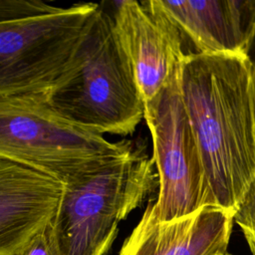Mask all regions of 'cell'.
Here are the masks:
<instances>
[{
	"mask_svg": "<svg viewBox=\"0 0 255 255\" xmlns=\"http://www.w3.org/2000/svg\"><path fill=\"white\" fill-rule=\"evenodd\" d=\"M179 85L212 204L235 213L255 179L250 62L241 54H185Z\"/></svg>",
	"mask_w": 255,
	"mask_h": 255,
	"instance_id": "6da1fadb",
	"label": "cell"
},
{
	"mask_svg": "<svg viewBox=\"0 0 255 255\" xmlns=\"http://www.w3.org/2000/svg\"><path fill=\"white\" fill-rule=\"evenodd\" d=\"M51 107L88 130L127 135L143 118L144 103L113 16L97 5L69 64L46 91Z\"/></svg>",
	"mask_w": 255,
	"mask_h": 255,
	"instance_id": "7a4b0ae2",
	"label": "cell"
},
{
	"mask_svg": "<svg viewBox=\"0 0 255 255\" xmlns=\"http://www.w3.org/2000/svg\"><path fill=\"white\" fill-rule=\"evenodd\" d=\"M133 149L130 141L111 142L69 122L51 107L46 91L0 96V157L64 186Z\"/></svg>",
	"mask_w": 255,
	"mask_h": 255,
	"instance_id": "3957f363",
	"label": "cell"
},
{
	"mask_svg": "<svg viewBox=\"0 0 255 255\" xmlns=\"http://www.w3.org/2000/svg\"><path fill=\"white\" fill-rule=\"evenodd\" d=\"M154 161L139 149L107 160L65 186L49 224L56 255H106L119 222L154 187Z\"/></svg>",
	"mask_w": 255,
	"mask_h": 255,
	"instance_id": "277c9868",
	"label": "cell"
},
{
	"mask_svg": "<svg viewBox=\"0 0 255 255\" xmlns=\"http://www.w3.org/2000/svg\"><path fill=\"white\" fill-rule=\"evenodd\" d=\"M97 5L0 0V96L50 89L67 68Z\"/></svg>",
	"mask_w": 255,
	"mask_h": 255,
	"instance_id": "5b68a950",
	"label": "cell"
},
{
	"mask_svg": "<svg viewBox=\"0 0 255 255\" xmlns=\"http://www.w3.org/2000/svg\"><path fill=\"white\" fill-rule=\"evenodd\" d=\"M181 65V64H180ZM179 68L168 83L144 102L143 118L152 138L159 192L145 211L155 221H169L212 205L197 141L182 100Z\"/></svg>",
	"mask_w": 255,
	"mask_h": 255,
	"instance_id": "8992f818",
	"label": "cell"
},
{
	"mask_svg": "<svg viewBox=\"0 0 255 255\" xmlns=\"http://www.w3.org/2000/svg\"><path fill=\"white\" fill-rule=\"evenodd\" d=\"M117 34L131 65L143 103L153 98L179 68L183 36L159 0L117 2Z\"/></svg>",
	"mask_w": 255,
	"mask_h": 255,
	"instance_id": "52a82bcc",
	"label": "cell"
},
{
	"mask_svg": "<svg viewBox=\"0 0 255 255\" xmlns=\"http://www.w3.org/2000/svg\"><path fill=\"white\" fill-rule=\"evenodd\" d=\"M65 186L32 168L0 157V255H24L49 225Z\"/></svg>",
	"mask_w": 255,
	"mask_h": 255,
	"instance_id": "ba28073f",
	"label": "cell"
},
{
	"mask_svg": "<svg viewBox=\"0 0 255 255\" xmlns=\"http://www.w3.org/2000/svg\"><path fill=\"white\" fill-rule=\"evenodd\" d=\"M234 214L207 205L180 218L155 221L144 211L119 255H224Z\"/></svg>",
	"mask_w": 255,
	"mask_h": 255,
	"instance_id": "9c48e42d",
	"label": "cell"
},
{
	"mask_svg": "<svg viewBox=\"0 0 255 255\" xmlns=\"http://www.w3.org/2000/svg\"><path fill=\"white\" fill-rule=\"evenodd\" d=\"M199 54H241L255 31V0H159Z\"/></svg>",
	"mask_w": 255,
	"mask_h": 255,
	"instance_id": "30bf717a",
	"label": "cell"
},
{
	"mask_svg": "<svg viewBox=\"0 0 255 255\" xmlns=\"http://www.w3.org/2000/svg\"><path fill=\"white\" fill-rule=\"evenodd\" d=\"M234 221L242 231L255 235V179L241 199L234 214Z\"/></svg>",
	"mask_w": 255,
	"mask_h": 255,
	"instance_id": "8fae6325",
	"label": "cell"
},
{
	"mask_svg": "<svg viewBox=\"0 0 255 255\" xmlns=\"http://www.w3.org/2000/svg\"><path fill=\"white\" fill-rule=\"evenodd\" d=\"M24 255H56L50 237L49 225L34 239Z\"/></svg>",
	"mask_w": 255,
	"mask_h": 255,
	"instance_id": "7c38bea8",
	"label": "cell"
},
{
	"mask_svg": "<svg viewBox=\"0 0 255 255\" xmlns=\"http://www.w3.org/2000/svg\"><path fill=\"white\" fill-rule=\"evenodd\" d=\"M246 56L251 65V73H252V88H253V100H254V110H255V31L253 37L251 38L247 51Z\"/></svg>",
	"mask_w": 255,
	"mask_h": 255,
	"instance_id": "4fadbf2b",
	"label": "cell"
},
{
	"mask_svg": "<svg viewBox=\"0 0 255 255\" xmlns=\"http://www.w3.org/2000/svg\"><path fill=\"white\" fill-rule=\"evenodd\" d=\"M243 234L246 238L247 244L249 246V249H250L252 255H255V235L252 233L246 232V231H243Z\"/></svg>",
	"mask_w": 255,
	"mask_h": 255,
	"instance_id": "5bb4252c",
	"label": "cell"
},
{
	"mask_svg": "<svg viewBox=\"0 0 255 255\" xmlns=\"http://www.w3.org/2000/svg\"><path fill=\"white\" fill-rule=\"evenodd\" d=\"M224 255H231V254H228V253H226V254H224Z\"/></svg>",
	"mask_w": 255,
	"mask_h": 255,
	"instance_id": "9a60e30c",
	"label": "cell"
}]
</instances>
